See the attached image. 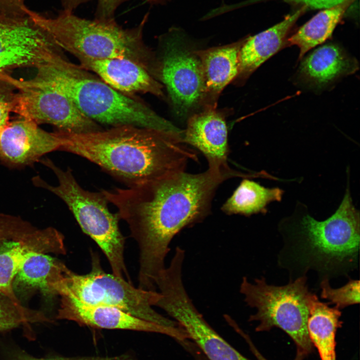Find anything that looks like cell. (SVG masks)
<instances>
[{
    "instance_id": "6da1fadb",
    "label": "cell",
    "mask_w": 360,
    "mask_h": 360,
    "mask_svg": "<svg viewBox=\"0 0 360 360\" xmlns=\"http://www.w3.org/2000/svg\"><path fill=\"white\" fill-rule=\"evenodd\" d=\"M246 174L228 165L208 164L204 172H184L169 178L111 190H102L128 224L140 250L138 288L156 289L166 267L170 242L182 230L210 212L214 192L224 181Z\"/></svg>"
},
{
    "instance_id": "7a4b0ae2",
    "label": "cell",
    "mask_w": 360,
    "mask_h": 360,
    "mask_svg": "<svg viewBox=\"0 0 360 360\" xmlns=\"http://www.w3.org/2000/svg\"><path fill=\"white\" fill-rule=\"evenodd\" d=\"M59 150L98 166L128 187L164 179L185 172L197 161L182 134L132 126L81 134L60 132Z\"/></svg>"
},
{
    "instance_id": "3957f363",
    "label": "cell",
    "mask_w": 360,
    "mask_h": 360,
    "mask_svg": "<svg viewBox=\"0 0 360 360\" xmlns=\"http://www.w3.org/2000/svg\"><path fill=\"white\" fill-rule=\"evenodd\" d=\"M360 220L349 188L336 211L324 220L305 212L284 220L280 229L284 244L278 260L291 273L290 280L306 276L310 270L317 272L321 280H330L356 268Z\"/></svg>"
},
{
    "instance_id": "277c9868",
    "label": "cell",
    "mask_w": 360,
    "mask_h": 360,
    "mask_svg": "<svg viewBox=\"0 0 360 360\" xmlns=\"http://www.w3.org/2000/svg\"><path fill=\"white\" fill-rule=\"evenodd\" d=\"M36 70L69 97L82 114L98 124L182 132L143 102L114 90L64 56Z\"/></svg>"
},
{
    "instance_id": "5b68a950",
    "label": "cell",
    "mask_w": 360,
    "mask_h": 360,
    "mask_svg": "<svg viewBox=\"0 0 360 360\" xmlns=\"http://www.w3.org/2000/svg\"><path fill=\"white\" fill-rule=\"evenodd\" d=\"M24 10L48 33L60 48L76 58L128 59L144 67L154 76L156 60L142 39L146 16L138 26L124 29L113 19L86 20L64 10L56 17L51 18L27 7Z\"/></svg>"
},
{
    "instance_id": "8992f818",
    "label": "cell",
    "mask_w": 360,
    "mask_h": 360,
    "mask_svg": "<svg viewBox=\"0 0 360 360\" xmlns=\"http://www.w3.org/2000/svg\"><path fill=\"white\" fill-rule=\"evenodd\" d=\"M50 168L58 180L51 186L39 176L32 178L36 186L48 190L66 204L80 228L102 250L110 266L112 274L132 282L124 258L125 238L118 226V214L109 210L108 200L102 194L84 189L72 170H64L50 159L42 160Z\"/></svg>"
},
{
    "instance_id": "52a82bcc",
    "label": "cell",
    "mask_w": 360,
    "mask_h": 360,
    "mask_svg": "<svg viewBox=\"0 0 360 360\" xmlns=\"http://www.w3.org/2000/svg\"><path fill=\"white\" fill-rule=\"evenodd\" d=\"M240 292L246 304L256 309V312L248 319L250 322H258L256 332L279 328L294 342L296 352L306 356L313 352L308 321L315 294L309 290L306 276L290 280L282 286L268 284L264 277L256 278L252 283L244 276Z\"/></svg>"
},
{
    "instance_id": "ba28073f",
    "label": "cell",
    "mask_w": 360,
    "mask_h": 360,
    "mask_svg": "<svg viewBox=\"0 0 360 360\" xmlns=\"http://www.w3.org/2000/svg\"><path fill=\"white\" fill-rule=\"evenodd\" d=\"M91 257V270L86 274H78L66 268L52 284L55 294L70 295L88 304L115 307L160 325L179 326L153 308L161 296L158 292L136 288L125 279L106 272L96 252H92Z\"/></svg>"
},
{
    "instance_id": "9c48e42d",
    "label": "cell",
    "mask_w": 360,
    "mask_h": 360,
    "mask_svg": "<svg viewBox=\"0 0 360 360\" xmlns=\"http://www.w3.org/2000/svg\"><path fill=\"white\" fill-rule=\"evenodd\" d=\"M16 92L14 112L40 124H50L56 130L81 134L102 130L78 108L71 99L36 72L30 79L16 78L6 74Z\"/></svg>"
},
{
    "instance_id": "30bf717a",
    "label": "cell",
    "mask_w": 360,
    "mask_h": 360,
    "mask_svg": "<svg viewBox=\"0 0 360 360\" xmlns=\"http://www.w3.org/2000/svg\"><path fill=\"white\" fill-rule=\"evenodd\" d=\"M164 43L156 78L166 86L175 113L185 116L204 107L206 86L201 62L196 50L184 44L177 35Z\"/></svg>"
},
{
    "instance_id": "8fae6325",
    "label": "cell",
    "mask_w": 360,
    "mask_h": 360,
    "mask_svg": "<svg viewBox=\"0 0 360 360\" xmlns=\"http://www.w3.org/2000/svg\"><path fill=\"white\" fill-rule=\"evenodd\" d=\"M64 55L51 36L28 15L0 16V74L38 68Z\"/></svg>"
},
{
    "instance_id": "7c38bea8",
    "label": "cell",
    "mask_w": 360,
    "mask_h": 360,
    "mask_svg": "<svg viewBox=\"0 0 360 360\" xmlns=\"http://www.w3.org/2000/svg\"><path fill=\"white\" fill-rule=\"evenodd\" d=\"M157 306L178 323L188 338L196 344L209 360H250L207 322L194 305L183 283L176 282L168 286Z\"/></svg>"
},
{
    "instance_id": "4fadbf2b",
    "label": "cell",
    "mask_w": 360,
    "mask_h": 360,
    "mask_svg": "<svg viewBox=\"0 0 360 360\" xmlns=\"http://www.w3.org/2000/svg\"><path fill=\"white\" fill-rule=\"evenodd\" d=\"M56 318L73 321L80 326L96 328L121 330L158 333L183 342L188 338L180 326L171 328L147 321L118 308L84 304L62 294Z\"/></svg>"
},
{
    "instance_id": "5bb4252c",
    "label": "cell",
    "mask_w": 360,
    "mask_h": 360,
    "mask_svg": "<svg viewBox=\"0 0 360 360\" xmlns=\"http://www.w3.org/2000/svg\"><path fill=\"white\" fill-rule=\"evenodd\" d=\"M62 136L48 132L29 119L19 116L0 133V161L12 168L33 164L46 154L60 150Z\"/></svg>"
},
{
    "instance_id": "9a60e30c",
    "label": "cell",
    "mask_w": 360,
    "mask_h": 360,
    "mask_svg": "<svg viewBox=\"0 0 360 360\" xmlns=\"http://www.w3.org/2000/svg\"><path fill=\"white\" fill-rule=\"evenodd\" d=\"M80 66L94 72L114 90L132 96L136 94H150L162 98V86L146 69L126 58L94 59L76 58Z\"/></svg>"
},
{
    "instance_id": "2e32d148",
    "label": "cell",
    "mask_w": 360,
    "mask_h": 360,
    "mask_svg": "<svg viewBox=\"0 0 360 360\" xmlns=\"http://www.w3.org/2000/svg\"><path fill=\"white\" fill-rule=\"evenodd\" d=\"M228 133L224 114L216 108H206L190 117L182 140L202 152L208 164H226Z\"/></svg>"
},
{
    "instance_id": "e0dca14e",
    "label": "cell",
    "mask_w": 360,
    "mask_h": 360,
    "mask_svg": "<svg viewBox=\"0 0 360 360\" xmlns=\"http://www.w3.org/2000/svg\"><path fill=\"white\" fill-rule=\"evenodd\" d=\"M308 10L306 6H301L273 26L246 38L238 54L235 81L243 83L262 63L288 45V35L292 27Z\"/></svg>"
},
{
    "instance_id": "ac0fdd59",
    "label": "cell",
    "mask_w": 360,
    "mask_h": 360,
    "mask_svg": "<svg viewBox=\"0 0 360 360\" xmlns=\"http://www.w3.org/2000/svg\"><path fill=\"white\" fill-rule=\"evenodd\" d=\"M244 40L245 38L226 46L196 50L201 62L206 86L204 108H216L222 90L236 78L238 54Z\"/></svg>"
},
{
    "instance_id": "d6986e66",
    "label": "cell",
    "mask_w": 360,
    "mask_h": 360,
    "mask_svg": "<svg viewBox=\"0 0 360 360\" xmlns=\"http://www.w3.org/2000/svg\"><path fill=\"white\" fill-rule=\"evenodd\" d=\"M357 60L337 44H329L318 48L302 62L299 72L302 78L314 86L321 87L341 76L355 72Z\"/></svg>"
},
{
    "instance_id": "ffe728a7",
    "label": "cell",
    "mask_w": 360,
    "mask_h": 360,
    "mask_svg": "<svg viewBox=\"0 0 360 360\" xmlns=\"http://www.w3.org/2000/svg\"><path fill=\"white\" fill-rule=\"evenodd\" d=\"M60 249L58 237L48 230L34 239L14 242L10 248L0 252V292L22 308L14 293L12 284L28 254L32 250L56 254Z\"/></svg>"
},
{
    "instance_id": "44dd1931",
    "label": "cell",
    "mask_w": 360,
    "mask_h": 360,
    "mask_svg": "<svg viewBox=\"0 0 360 360\" xmlns=\"http://www.w3.org/2000/svg\"><path fill=\"white\" fill-rule=\"evenodd\" d=\"M341 315L340 310L330 307L314 295L310 303L308 330L321 360H336V336L342 324Z\"/></svg>"
},
{
    "instance_id": "7402d4cb",
    "label": "cell",
    "mask_w": 360,
    "mask_h": 360,
    "mask_svg": "<svg viewBox=\"0 0 360 360\" xmlns=\"http://www.w3.org/2000/svg\"><path fill=\"white\" fill-rule=\"evenodd\" d=\"M355 1L344 0L336 6L324 9L288 38V45H296L299 48V59L331 36L346 12Z\"/></svg>"
},
{
    "instance_id": "603a6c76",
    "label": "cell",
    "mask_w": 360,
    "mask_h": 360,
    "mask_svg": "<svg viewBox=\"0 0 360 360\" xmlns=\"http://www.w3.org/2000/svg\"><path fill=\"white\" fill-rule=\"evenodd\" d=\"M284 190L279 188H268L248 179H244L232 196L222 206L227 214L246 216L267 212L268 205L282 200Z\"/></svg>"
},
{
    "instance_id": "cb8c5ba5",
    "label": "cell",
    "mask_w": 360,
    "mask_h": 360,
    "mask_svg": "<svg viewBox=\"0 0 360 360\" xmlns=\"http://www.w3.org/2000/svg\"><path fill=\"white\" fill-rule=\"evenodd\" d=\"M62 262L42 252H28L14 280L13 285L36 288L46 294H54L50 284L64 272Z\"/></svg>"
},
{
    "instance_id": "d4e9b609",
    "label": "cell",
    "mask_w": 360,
    "mask_h": 360,
    "mask_svg": "<svg viewBox=\"0 0 360 360\" xmlns=\"http://www.w3.org/2000/svg\"><path fill=\"white\" fill-rule=\"evenodd\" d=\"M330 280H323L320 282V297L328 300V304H334L341 310L348 306L360 303V280H350L345 285L339 288H333Z\"/></svg>"
},
{
    "instance_id": "484cf974",
    "label": "cell",
    "mask_w": 360,
    "mask_h": 360,
    "mask_svg": "<svg viewBox=\"0 0 360 360\" xmlns=\"http://www.w3.org/2000/svg\"><path fill=\"white\" fill-rule=\"evenodd\" d=\"M27 313L0 292V331L16 328L28 320Z\"/></svg>"
},
{
    "instance_id": "4316f807",
    "label": "cell",
    "mask_w": 360,
    "mask_h": 360,
    "mask_svg": "<svg viewBox=\"0 0 360 360\" xmlns=\"http://www.w3.org/2000/svg\"><path fill=\"white\" fill-rule=\"evenodd\" d=\"M16 101L15 88L7 78L6 74H0V133L9 122Z\"/></svg>"
},
{
    "instance_id": "83f0119b",
    "label": "cell",
    "mask_w": 360,
    "mask_h": 360,
    "mask_svg": "<svg viewBox=\"0 0 360 360\" xmlns=\"http://www.w3.org/2000/svg\"><path fill=\"white\" fill-rule=\"evenodd\" d=\"M25 0H0V16L22 18L27 16L24 11Z\"/></svg>"
},
{
    "instance_id": "f1b7e54d",
    "label": "cell",
    "mask_w": 360,
    "mask_h": 360,
    "mask_svg": "<svg viewBox=\"0 0 360 360\" xmlns=\"http://www.w3.org/2000/svg\"><path fill=\"white\" fill-rule=\"evenodd\" d=\"M125 0H98L96 11V19L107 20L112 19L113 14L117 7ZM156 2L159 0H147Z\"/></svg>"
},
{
    "instance_id": "f546056e",
    "label": "cell",
    "mask_w": 360,
    "mask_h": 360,
    "mask_svg": "<svg viewBox=\"0 0 360 360\" xmlns=\"http://www.w3.org/2000/svg\"><path fill=\"white\" fill-rule=\"evenodd\" d=\"M256 1H264L269 0H254ZM288 4L300 6H306L308 9H326L339 4L344 0H280Z\"/></svg>"
},
{
    "instance_id": "4dcf8cb0",
    "label": "cell",
    "mask_w": 360,
    "mask_h": 360,
    "mask_svg": "<svg viewBox=\"0 0 360 360\" xmlns=\"http://www.w3.org/2000/svg\"><path fill=\"white\" fill-rule=\"evenodd\" d=\"M14 230L12 220L8 214H0V244L9 240Z\"/></svg>"
},
{
    "instance_id": "1f68e13d",
    "label": "cell",
    "mask_w": 360,
    "mask_h": 360,
    "mask_svg": "<svg viewBox=\"0 0 360 360\" xmlns=\"http://www.w3.org/2000/svg\"><path fill=\"white\" fill-rule=\"evenodd\" d=\"M83 356H52L46 358H36L22 352H16L11 355L8 360H84Z\"/></svg>"
},
{
    "instance_id": "d6a6232c",
    "label": "cell",
    "mask_w": 360,
    "mask_h": 360,
    "mask_svg": "<svg viewBox=\"0 0 360 360\" xmlns=\"http://www.w3.org/2000/svg\"><path fill=\"white\" fill-rule=\"evenodd\" d=\"M236 330L244 339L248 345L252 352L254 354L257 360H268L259 352L247 334H245L242 330L239 328H237ZM304 357L305 356L302 354L296 352V357L294 360H303Z\"/></svg>"
},
{
    "instance_id": "836d02e7",
    "label": "cell",
    "mask_w": 360,
    "mask_h": 360,
    "mask_svg": "<svg viewBox=\"0 0 360 360\" xmlns=\"http://www.w3.org/2000/svg\"><path fill=\"white\" fill-rule=\"evenodd\" d=\"M84 360H138L128 353L113 356H86Z\"/></svg>"
},
{
    "instance_id": "e575fe53",
    "label": "cell",
    "mask_w": 360,
    "mask_h": 360,
    "mask_svg": "<svg viewBox=\"0 0 360 360\" xmlns=\"http://www.w3.org/2000/svg\"><path fill=\"white\" fill-rule=\"evenodd\" d=\"M89 0H61L64 8V10L72 12L80 4L84 3Z\"/></svg>"
}]
</instances>
